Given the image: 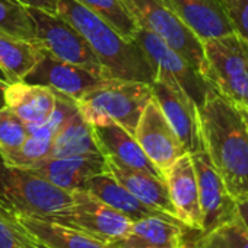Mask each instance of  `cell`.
Returning a JSON list of instances; mask_svg holds the SVG:
<instances>
[{
	"instance_id": "cb8c5ba5",
	"label": "cell",
	"mask_w": 248,
	"mask_h": 248,
	"mask_svg": "<svg viewBox=\"0 0 248 248\" xmlns=\"http://www.w3.org/2000/svg\"><path fill=\"white\" fill-rule=\"evenodd\" d=\"M40 53L41 48L38 44L0 32V67L11 83L21 82L34 69Z\"/></svg>"
},
{
	"instance_id": "d6a6232c",
	"label": "cell",
	"mask_w": 248,
	"mask_h": 248,
	"mask_svg": "<svg viewBox=\"0 0 248 248\" xmlns=\"http://www.w3.org/2000/svg\"><path fill=\"white\" fill-rule=\"evenodd\" d=\"M18 2L27 8H35V9L48 12L51 15H57L59 0H18Z\"/></svg>"
},
{
	"instance_id": "d590c367",
	"label": "cell",
	"mask_w": 248,
	"mask_h": 248,
	"mask_svg": "<svg viewBox=\"0 0 248 248\" xmlns=\"http://www.w3.org/2000/svg\"><path fill=\"white\" fill-rule=\"evenodd\" d=\"M0 82H2V83H6V85H9V83H11L9 78L6 76V73L3 72V69H2V67H0Z\"/></svg>"
},
{
	"instance_id": "7402d4cb",
	"label": "cell",
	"mask_w": 248,
	"mask_h": 248,
	"mask_svg": "<svg viewBox=\"0 0 248 248\" xmlns=\"http://www.w3.org/2000/svg\"><path fill=\"white\" fill-rule=\"evenodd\" d=\"M18 222L37 242L48 248H117L114 244L48 219L18 217Z\"/></svg>"
},
{
	"instance_id": "83f0119b",
	"label": "cell",
	"mask_w": 248,
	"mask_h": 248,
	"mask_svg": "<svg viewBox=\"0 0 248 248\" xmlns=\"http://www.w3.org/2000/svg\"><path fill=\"white\" fill-rule=\"evenodd\" d=\"M78 112L79 108L75 99H72L67 95L56 92V105L50 117L38 124H27L28 133L31 136H38L53 140L54 135Z\"/></svg>"
},
{
	"instance_id": "836d02e7",
	"label": "cell",
	"mask_w": 248,
	"mask_h": 248,
	"mask_svg": "<svg viewBox=\"0 0 248 248\" xmlns=\"http://www.w3.org/2000/svg\"><path fill=\"white\" fill-rule=\"evenodd\" d=\"M236 215L239 217V220L244 223V226L248 231V197L244 200L236 202Z\"/></svg>"
},
{
	"instance_id": "9a60e30c",
	"label": "cell",
	"mask_w": 248,
	"mask_h": 248,
	"mask_svg": "<svg viewBox=\"0 0 248 248\" xmlns=\"http://www.w3.org/2000/svg\"><path fill=\"white\" fill-rule=\"evenodd\" d=\"M92 129L99 152L109 162L123 168L143 171L164 178V174L149 161L136 138L126 129L115 123L102 124V126L92 124Z\"/></svg>"
},
{
	"instance_id": "5bb4252c",
	"label": "cell",
	"mask_w": 248,
	"mask_h": 248,
	"mask_svg": "<svg viewBox=\"0 0 248 248\" xmlns=\"http://www.w3.org/2000/svg\"><path fill=\"white\" fill-rule=\"evenodd\" d=\"M164 178L168 187L170 199L175 210V216L190 231L200 232L202 210L199 200V186L196 170L190 154L180 156L165 172Z\"/></svg>"
},
{
	"instance_id": "d4e9b609",
	"label": "cell",
	"mask_w": 248,
	"mask_h": 248,
	"mask_svg": "<svg viewBox=\"0 0 248 248\" xmlns=\"http://www.w3.org/2000/svg\"><path fill=\"white\" fill-rule=\"evenodd\" d=\"M79 5L111 25L121 37L132 40L139 25L130 15L123 0H76Z\"/></svg>"
},
{
	"instance_id": "9c48e42d",
	"label": "cell",
	"mask_w": 248,
	"mask_h": 248,
	"mask_svg": "<svg viewBox=\"0 0 248 248\" xmlns=\"http://www.w3.org/2000/svg\"><path fill=\"white\" fill-rule=\"evenodd\" d=\"M132 40L152 60L156 67V78L177 85L194 101L197 107L203 105L207 93L215 88L194 66H191L159 37L143 28H138Z\"/></svg>"
},
{
	"instance_id": "7c38bea8",
	"label": "cell",
	"mask_w": 248,
	"mask_h": 248,
	"mask_svg": "<svg viewBox=\"0 0 248 248\" xmlns=\"http://www.w3.org/2000/svg\"><path fill=\"white\" fill-rule=\"evenodd\" d=\"M191 159L196 170L202 210V229L199 233H204L235 217L236 202L226 190L206 151L191 154Z\"/></svg>"
},
{
	"instance_id": "f546056e",
	"label": "cell",
	"mask_w": 248,
	"mask_h": 248,
	"mask_svg": "<svg viewBox=\"0 0 248 248\" xmlns=\"http://www.w3.org/2000/svg\"><path fill=\"white\" fill-rule=\"evenodd\" d=\"M28 135L27 124L12 109L0 108V155L18 149Z\"/></svg>"
},
{
	"instance_id": "ac0fdd59",
	"label": "cell",
	"mask_w": 248,
	"mask_h": 248,
	"mask_svg": "<svg viewBox=\"0 0 248 248\" xmlns=\"http://www.w3.org/2000/svg\"><path fill=\"white\" fill-rule=\"evenodd\" d=\"M187 232L190 228L175 217H143L132 222L129 231L114 245L117 248H184Z\"/></svg>"
},
{
	"instance_id": "74e56055",
	"label": "cell",
	"mask_w": 248,
	"mask_h": 248,
	"mask_svg": "<svg viewBox=\"0 0 248 248\" xmlns=\"http://www.w3.org/2000/svg\"><path fill=\"white\" fill-rule=\"evenodd\" d=\"M32 248H48V247H46V245H43V244H40V242L34 241V244H32Z\"/></svg>"
},
{
	"instance_id": "277c9868",
	"label": "cell",
	"mask_w": 248,
	"mask_h": 248,
	"mask_svg": "<svg viewBox=\"0 0 248 248\" xmlns=\"http://www.w3.org/2000/svg\"><path fill=\"white\" fill-rule=\"evenodd\" d=\"M152 98V88L148 83L107 79L76 104L82 117L93 126L115 123L135 136L140 115Z\"/></svg>"
},
{
	"instance_id": "603a6c76",
	"label": "cell",
	"mask_w": 248,
	"mask_h": 248,
	"mask_svg": "<svg viewBox=\"0 0 248 248\" xmlns=\"http://www.w3.org/2000/svg\"><path fill=\"white\" fill-rule=\"evenodd\" d=\"M102 155L95 142L92 124L88 123L80 112L75 114L64 126L54 135L51 146V158Z\"/></svg>"
},
{
	"instance_id": "ba28073f",
	"label": "cell",
	"mask_w": 248,
	"mask_h": 248,
	"mask_svg": "<svg viewBox=\"0 0 248 248\" xmlns=\"http://www.w3.org/2000/svg\"><path fill=\"white\" fill-rule=\"evenodd\" d=\"M70 193L72 203L64 210L48 217V220L82 231L108 244H114L129 231L132 222L126 216L101 202L89 191L79 188Z\"/></svg>"
},
{
	"instance_id": "30bf717a",
	"label": "cell",
	"mask_w": 248,
	"mask_h": 248,
	"mask_svg": "<svg viewBox=\"0 0 248 248\" xmlns=\"http://www.w3.org/2000/svg\"><path fill=\"white\" fill-rule=\"evenodd\" d=\"M151 88L154 99L159 105L186 152L191 155L204 151L199 107L194 101L177 85L161 78H156Z\"/></svg>"
},
{
	"instance_id": "4dcf8cb0",
	"label": "cell",
	"mask_w": 248,
	"mask_h": 248,
	"mask_svg": "<svg viewBox=\"0 0 248 248\" xmlns=\"http://www.w3.org/2000/svg\"><path fill=\"white\" fill-rule=\"evenodd\" d=\"M34 241L18 219L0 213V248H32Z\"/></svg>"
},
{
	"instance_id": "1f68e13d",
	"label": "cell",
	"mask_w": 248,
	"mask_h": 248,
	"mask_svg": "<svg viewBox=\"0 0 248 248\" xmlns=\"http://www.w3.org/2000/svg\"><path fill=\"white\" fill-rule=\"evenodd\" d=\"M233 31L248 43V0H222Z\"/></svg>"
},
{
	"instance_id": "7a4b0ae2",
	"label": "cell",
	"mask_w": 248,
	"mask_h": 248,
	"mask_svg": "<svg viewBox=\"0 0 248 248\" xmlns=\"http://www.w3.org/2000/svg\"><path fill=\"white\" fill-rule=\"evenodd\" d=\"M57 15L72 24L88 40L101 63L105 79L154 83L156 67L133 40L121 37L111 25L76 0H59Z\"/></svg>"
},
{
	"instance_id": "6da1fadb",
	"label": "cell",
	"mask_w": 248,
	"mask_h": 248,
	"mask_svg": "<svg viewBox=\"0 0 248 248\" xmlns=\"http://www.w3.org/2000/svg\"><path fill=\"white\" fill-rule=\"evenodd\" d=\"M200 126L212 164L235 202L248 197V127L236 105L212 89L199 107Z\"/></svg>"
},
{
	"instance_id": "f1b7e54d",
	"label": "cell",
	"mask_w": 248,
	"mask_h": 248,
	"mask_svg": "<svg viewBox=\"0 0 248 248\" xmlns=\"http://www.w3.org/2000/svg\"><path fill=\"white\" fill-rule=\"evenodd\" d=\"M51 146H53L51 139L28 135L25 142L18 149H15L6 155H0V156H2L5 159V162H8L9 165H15V167H21V168H31L35 164H38L50 156Z\"/></svg>"
},
{
	"instance_id": "2e32d148",
	"label": "cell",
	"mask_w": 248,
	"mask_h": 248,
	"mask_svg": "<svg viewBox=\"0 0 248 248\" xmlns=\"http://www.w3.org/2000/svg\"><path fill=\"white\" fill-rule=\"evenodd\" d=\"M50 184L73 191L83 188L85 183L107 171V159L104 155H80L63 158H46L44 161L28 168Z\"/></svg>"
},
{
	"instance_id": "3957f363",
	"label": "cell",
	"mask_w": 248,
	"mask_h": 248,
	"mask_svg": "<svg viewBox=\"0 0 248 248\" xmlns=\"http://www.w3.org/2000/svg\"><path fill=\"white\" fill-rule=\"evenodd\" d=\"M70 203V191L50 184L28 168L9 165L0 156V213L14 219H48Z\"/></svg>"
},
{
	"instance_id": "d6986e66",
	"label": "cell",
	"mask_w": 248,
	"mask_h": 248,
	"mask_svg": "<svg viewBox=\"0 0 248 248\" xmlns=\"http://www.w3.org/2000/svg\"><path fill=\"white\" fill-rule=\"evenodd\" d=\"M83 190L89 191L95 197H98L101 202L126 216L130 222L143 219V217H175L171 216L159 209H155L152 206H148L146 203L140 202L136 196H133L126 187L121 186L109 172H101L98 175H93L89 178ZM177 219V217H175ZM180 220V219H178Z\"/></svg>"
},
{
	"instance_id": "4fadbf2b",
	"label": "cell",
	"mask_w": 248,
	"mask_h": 248,
	"mask_svg": "<svg viewBox=\"0 0 248 248\" xmlns=\"http://www.w3.org/2000/svg\"><path fill=\"white\" fill-rule=\"evenodd\" d=\"M135 138L149 161L162 174L180 156L187 154L154 98L140 115Z\"/></svg>"
},
{
	"instance_id": "5b68a950",
	"label": "cell",
	"mask_w": 248,
	"mask_h": 248,
	"mask_svg": "<svg viewBox=\"0 0 248 248\" xmlns=\"http://www.w3.org/2000/svg\"><path fill=\"white\" fill-rule=\"evenodd\" d=\"M206 79L238 108H248V43L231 32L203 43Z\"/></svg>"
},
{
	"instance_id": "e0dca14e",
	"label": "cell",
	"mask_w": 248,
	"mask_h": 248,
	"mask_svg": "<svg viewBox=\"0 0 248 248\" xmlns=\"http://www.w3.org/2000/svg\"><path fill=\"white\" fill-rule=\"evenodd\" d=\"M204 43L233 31L222 0H162Z\"/></svg>"
},
{
	"instance_id": "8992f818",
	"label": "cell",
	"mask_w": 248,
	"mask_h": 248,
	"mask_svg": "<svg viewBox=\"0 0 248 248\" xmlns=\"http://www.w3.org/2000/svg\"><path fill=\"white\" fill-rule=\"evenodd\" d=\"M123 3L139 28L159 37L204 76L206 59L203 43L162 0H123Z\"/></svg>"
},
{
	"instance_id": "e575fe53",
	"label": "cell",
	"mask_w": 248,
	"mask_h": 248,
	"mask_svg": "<svg viewBox=\"0 0 248 248\" xmlns=\"http://www.w3.org/2000/svg\"><path fill=\"white\" fill-rule=\"evenodd\" d=\"M6 88H8L6 83H2V82H0V108L6 107V102H5V92H6Z\"/></svg>"
},
{
	"instance_id": "8fae6325",
	"label": "cell",
	"mask_w": 248,
	"mask_h": 248,
	"mask_svg": "<svg viewBox=\"0 0 248 248\" xmlns=\"http://www.w3.org/2000/svg\"><path fill=\"white\" fill-rule=\"evenodd\" d=\"M105 80L107 79L101 75L63 62L44 48H41L40 59L34 69L22 79V82L27 83L47 86L54 92L70 96L75 101L99 88Z\"/></svg>"
},
{
	"instance_id": "8d00e7d4",
	"label": "cell",
	"mask_w": 248,
	"mask_h": 248,
	"mask_svg": "<svg viewBox=\"0 0 248 248\" xmlns=\"http://www.w3.org/2000/svg\"><path fill=\"white\" fill-rule=\"evenodd\" d=\"M239 111H241V114H242V117L245 120L247 127H248V108H239Z\"/></svg>"
},
{
	"instance_id": "ffe728a7",
	"label": "cell",
	"mask_w": 248,
	"mask_h": 248,
	"mask_svg": "<svg viewBox=\"0 0 248 248\" xmlns=\"http://www.w3.org/2000/svg\"><path fill=\"white\" fill-rule=\"evenodd\" d=\"M5 102L25 124L46 121L54 109L56 92L47 86L27 82L9 83L5 92Z\"/></svg>"
},
{
	"instance_id": "484cf974",
	"label": "cell",
	"mask_w": 248,
	"mask_h": 248,
	"mask_svg": "<svg viewBox=\"0 0 248 248\" xmlns=\"http://www.w3.org/2000/svg\"><path fill=\"white\" fill-rule=\"evenodd\" d=\"M191 248H248V231L236 215L212 231L199 233Z\"/></svg>"
},
{
	"instance_id": "4316f807",
	"label": "cell",
	"mask_w": 248,
	"mask_h": 248,
	"mask_svg": "<svg viewBox=\"0 0 248 248\" xmlns=\"http://www.w3.org/2000/svg\"><path fill=\"white\" fill-rule=\"evenodd\" d=\"M0 32L37 44L28 8L18 0H0Z\"/></svg>"
},
{
	"instance_id": "44dd1931",
	"label": "cell",
	"mask_w": 248,
	"mask_h": 248,
	"mask_svg": "<svg viewBox=\"0 0 248 248\" xmlns=\"http://www.w3.org/2000/svg\"><path fill=\"white\" fill-rule=\"evenodd\" d=\"M107 172H109L121 186L126 187L140 202L155 209H159L171 216H175V210L170 199L165 178L143 171L123 168L109 162L108 159H107Z\"/></svg>"
},
{
	"instance_id": "52a82bcc",
	"label": "cell",
	"mask_w": 248,
	"mask_h": 248,
	"mask_svg": "<svg viewBox=\"0 0 248 248\" xmlns=\"http://www.w3.org/2000/svg\"><path fill=\"white\" fill-rule=\"evenodd\" d=\"M35 30V43L54 57L102 76V67L88 40L60 15L28 8ZM104 78V76H102Z\"/></svg>"
}]
</instances>
